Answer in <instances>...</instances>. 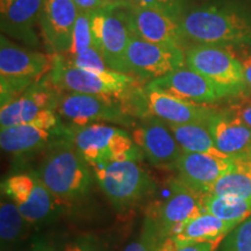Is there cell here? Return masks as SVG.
Instances as JSON below:
<instances>
[{
  "instance_id": "5b68a950",
  "label": "cell",
  "mask_w": 251,
  "mask_h": 251,
  "mask_svg": "<svg viewBox=\"0 0 251 251\" xmlns=\"http://www.w3.org/2000/svg\"><path fill=\"white\" fill-rule=\"evenodd\" d=\"M92 170L100 190L117 211L134 208L155 192V181L137 161L114 162Z\"/></svg>"
},
{
  "instance_id": "836d02e7",
  "label": "cell",
  "mask_w": 251,
  "mask_h": 251,
  "mask_svg": "<svg viewBox=\"0 0 251 251\" xmlns=\"http://www.w3.org/2000/svg\"><path fill=\"white\" fill-rule=\"evenodd\" d=\"M220 244L221 242H205L184 247H175L168 241H163L156 251H218Z\"/></svg>"
},
{
  "instance_id": "d6986e66",
  "label": "cell",
  "mask_w": 251,
  "mask_h": 251,
  "mask_svg": "<svg viewBox=\"0 0 251 251\" xmlns=\"http://www.w3.org/2000/svg\"><path fill=\"white\" fill-rule=\"evenodd\" d=\"M45 0H0L1 35L29 47H39L35 30Z\"/></svg>"
},
{
  "instance_id": "277c9868",
  "label": "cell",
  "mask_w": 251,
  "mask_h": 251,
  "mask_svg": "<svg viewBox=\"0 0 251 251\" xmlns=\"http://www.w3.org/2000/svg\"><path fill=\"white\" fill-rule=\"evenodd\" d=\"M68 139L75 144L91 169L120 161L140 162L144 157L133 137L114 126L93 124L69 127Z\"/></svg>"
},
{
  "instance_id": "8d00e7d4",
  "label": "cell",
  "mask_w": 251,
  "mask_h": 251,
  "mask_svg": "<svg viewBox=\"0 0 251 251\" xmlns=\"http://www.w3.org/2000/svg\"><path fill=\"white\" fill-rule=\"evenodd\" d=\"M244 70V78H246L248 87H251V54L241 59Z\"/></svg>"
},
{
  "instance_id": "ffe728a7",
  "label": "cell",
  "mask_w": 251,
  "mask_h": 251,
  "mask_svg": "<svg viewBox=\"0 0 251 251\" xmlns=\"http://www.w3.org/2000/svg\"><path fill=\"white\" fill-rule=\"evenodd\" d=\"M131 33L151 43L186 49L179 21L153 8L135 5L129 0Z\"/></svg>"
},
{
  "instance_id": "f546056e",
  "label": "cell",
  "mask_w": 251,
  "mask_h": 251,
  "mask_svg": "<svg viewBox=\"0 0 251 251\" xmlns=\"http://www.w3.org/2000/svg\"><path fill=\"white\" fill-rule=\"evenodd\" d=\"M161 243L158 228L151 216H148L144 220L140 236L128 244L124 251H156Z\"/></svg>"
},
{
  "instance_id": "603a6c76",
  "label": "cell",
  "mask_w": 251,
  "mask_h": 251,
  "mask_svg": "<svg viewBox=\"0 0 251 251\" xmlns=\"http://www.w3.org/2000/svg\"><path fill=\"white\" fill-rule=\"evenodd\" d=\"M240 225L238 222H229L216 216L203 213L185 224L175 234L165 238L175 247H184L196 243L222 242V240L233 229Z\"/></svg>"
},
{
  "instance_id": "44dd1931",
  "label": "cell",
  "mask_w": 251,
  "mask_h": 251,
  "mask_svg": "<svg viewBox=\"0 0 251 251\" xmlns=\"http://www.w3.org/2000/svg\"><path fill=\"white\" fill-rule=\"evenodd\" d=\"M58 91L43 78L36 81L19 98L1 106L0 127L1 129L28 124L39 117L43 111L54 109Z\"/></svg>"
},
{
  "instance_id": "f1b7e54d",
  "label": "cell",
  "mask_w": 251,
  "mask_h": 251,
  "mask_svg": "<svg viewBox=\"0 0 251 251\" xmlns=\"http://www.w3.org/2000/svg\"><path fill=\"white\" fill-rule=\"evenodd\" d=\"M219 251H251V215L222 240Z\"/></svg>"
},
{
  "instance_id": "6da1fadb",
  "label": "cell",
  "mask_w": 251,
  "mask_h": 251,
  "mask_svg": "<svg viewBox=\"0 0 251 251\" xmlns=\"http://www.w3.org/2000/svg\"><path fill=\"white\" fill-rule=\"evenodd\" d=\"M179 24L186 48L251 46V7L238 0H214L191 7Z\"/></svg>"
},
{
  "instance_id": "5bb4252c",
  "label": "cell",
  "mask_w": 251,
  "mask_h": 251,
  "mask_svg": "<svg viewBox=\"0 0 251 251\" xmlns=\"http://www.w3.org/2000/svg\"><path fill=\"white\" fill-rule=\"evenodd\" d=\"M131 137L152 165L176 170L183 149L165 121L155 117L144 118L134 128Z\"/></svg>"
},
{
  "instance_id": "3957f363",
  "label": "cell",
  "mask_w": 251,
  "mask_h": 251,
  "mask_svg": "<svg viewBox=\"0 0 251 251\" xmlns=\"http://www.w3.org/2000/svg\"><path fill=\"white\" fill-rule=\"evenodd\" d=\"M50 85L58 92L101 94L120 99L122 102L137 89L141 81L130 75L108 69L89 71L74 65L65 56H55L52 70L46 76Z\"/></svg>"
},
{
  "instance_id": "4fadbf2b",
  "label": "cell",
  "mask_w": 251,
  "mask_h": 251,
  "mask_svg": "<svg viewBox=\"0 0 251 251\" xmlns=\"http://www.w3.org/2000/svg\"><path fill=\"white\" fill-rule=\"evenodd\" d=\"M148 84L174 94L178 98L203 105H211L222 99L238 96L235 91L213 83L208 78L186 65Z\"/></svg>"
},
{
  "instance_id": "484cf974",
  "label": "cell",
  "mask_w": 251,
  "mask_h": 251,
  "mask_svg": "<svg viewBox=\"0 0 251 251\" xmlns=\"http://www.w3.org/2000/svg\"><path fill=\"white\" fill-rule=\"evenodd\" d=\"M205 213L229 222H241L251 215V200L231 196H203Z\"/></svg>"
},
{
  "instance_id": "7a4b0ae2",
  "label": "cell",
  "mask_w": 251,
  "mask_h": 251,
  "mask_svg": "<svg viewBox=\"0 0 251 251\" xmlns=\"http://www.w3.org/2000/svg\"><path fill=\"white\" fill-rule=\"evenodd\" d=\"M37 175L56 200L74 202L83 199L93 184V170L68 137L49 147Z\"/></svg>"
},
{
  "instance_id": "e575fe53",
  "label": "cell",
  "mask_w": 251,
  "mask_h": 251,
  "mask_svg": "<svg viewBox=\"0 0 251 251\" xmlns=\"http://www.w3.org/2000/svg\"><path fill=\"white\" fill-rule=\"evenodd\" d=\"M74 2L77 6L78 11L94 12L99 8L106 7L102 0H74Z\"/></svg>"
},
{
  "instance_id": "74e56055",
  "label": "cell",
  "mask_w": 251,
  "mask_h": 251,
  "mask_svg": "<svg viewBox=\"0 0 251 251\" xmlns=\"http://www.w3.org/2000/svg\"><path fill=\"white\" fill-rule=\"evenodd\" d=\"M103 4L106 6H109V5H114V4H118V2H121L124 1V0H102Z\"/></svg>"
},
{
  "instance_id": "83f0119b",
  "label": "cell",
  "mask_w": 251,
  "mask_h": 251,
  "mask_svg": "<svg viewBox=\"0 0 251 251\" xmlns=\"http://www.w3.org/2000/svg\"><path fill=\"white\" fill-rule=\"evenodd\" d=\"M92 12L78 11L77 20L75 24L74 34H72V45L67 55L68 57L79 55L85 50L93 47L92 25H91Z\"/></svg>"
},
{
  "instance_id": "9c48e42d",
  "label": "cell",
  "mask_w": 251,
  "mask_h": 251,
  "mask_svg": "<svg viewBox=\"0 0 251 251\" xmlns=\"http://www.w3.org/2000/svg\"><path fill=\"white\" fill-rule=\"evenodd\" d=\"M181 47L151 43L131 34L126 50V74L140 81H152L185 65Z\"/></svg>"
},
{
  "instance_id": "4dcf8cb0",
  "label": "cell",
  "mask_w": 251,
  "mask_h": 251,
  "mask_svg": "<svg viewBox=\"0 0 251 251\" xmlns=\"http://www.w3.org/2000/svg\"><path fill=\"white\" fill-rule=\"evenodd\" d=\"M135 5L153 8L180 21L183 15L191 8V0H130Z\"/></svg>"
},
{
  "instance_id": "8992f818",
  "label": "cell",
  "mask_w": 251,
  "mask_h": 251,
  "mask_svg": "<svg viewBox=\"0 0 251 251\" xmlns=\"http://www.w3.org/2000/svg\"><path fill=\"white\" fill-rule=\"evenodd\" d=\"M93 47L101 52L109 69L126 74V50L131 37L129 0L92 12ZM127 75V74H126Z\"/></svg>"
},
{
  "instance_id": "9a60e30c",
  "label": "cell",
  "mask_w": 251,
  "mask_h": 251,
  "mask_svg": "<svg viewBox=\"0 0 251 251\" xmlns=\"http://www.w3.org/2000/svg\"><path fill=\"white\" fill-rule=\"evenodd\" d=\"M146 118L155 117L168 124H200L207 122L218 108L187 101L148 84L143 89Z\"/></svg>"
},
{
  "instance_id": "2e32d148",
  "label": "cell",
  "mask_w": 251,
  "mask_h": 251,
  "mask_svg": "<svg viewBox=\"0 0 251 251\" xmlns=\"http://www.w3.org/2000/svg\"><path fill=\"white\" fill-rule=\"evenodd\" d=\"M237 156L185 152L178 159V179L197 192L208 194L222 176L233 170Z\"/></svg>"
},
{
  "instance_id": "d590c367",
  "label": "cell",
  "mask_w": 251,
  "mask_h": 251,
  "mask_svg": "<svg viewBox=\"0 0 251 251\" xmlns=\"http://www.w3.org/2000/svg\"><path fill=\"white\" fill-rule=\"evenodd\" d=\"M235 113L251 128V101H244L242 105L236 107Z\"/></svg>"
},
{
  "instance_id": "ba28073f",
  "label": "cell",
  "mask_w": 251,
  "mask_h": 251,
  "mask_svg": "<svg viewBox=\"0 0 251 251\" xmlns=\"http://www.w3.org/2000/svg\"><path fill=\"white\" fill-rule=\"evenodd\" d=\"M230 48L215 45L190 46L185 50V65L240 96L246 92L248 85L242 62Z\"/></svg>"
},
{
  "instance_id": "e0dca14e",
  "label": "cell",
  "mask_w": 251,
  "mask_h": 251,
  "mask_svg": "<svg viewBox=\"0 0 251 251\" xmlns=\"http://www.w3.org/2000/svg\"><path fill=\"white\" fill-rule=\"evenodd\" d=\"M78 15L74 0H45L40 27L50 55H67L72 45V34Z\"/></svg>"
},
{
  "instance_id": "ac0fdd59",
  "label": "cell",
  "mask_w": 251,
  "mask_h": 251,
  "mask_svg": "<svg viewBox=\"0 0 251 251\" xmlns=\"http://www.w3.org/2000/svg\"><path fill=\"white\" fill-rule=\"evenodd\" d=\"M55 56L15 45L9 37H0V77L41 80L54 68Z\"/></svg>"
},
{
  "instance_id": "7402d4cb",
  "label": "cell",
  "mask_w": 251,
  "mask_h": 251,
  "mask_svg": "<svg viewBox=\"0 0 251 251\" xmlns=\"http://www.w3.org/2000/svg\"><path fill=\"white\" fill-rule=\"evenodd\" d=\"M207 127L225 155L240 156L251 149V128L235 112L219 111L207 121Z\"/></svg>"
},
{
  "instance_id": "1f68e13d",
  "label": "cell",
  "mask_w": 251,
  "mask_h": 251,
  "mask_svg": "<svg viewBox=\"0 0 251 251\" xmlns=\"http://www.w3.org/2000/svg\"><path fill=\"white\" fill-rule=\"evenodd\" d=\"M64 56V55H63ZM72 64L76 67L84 69V70L89 71H106L108 70L107 64H106L105 59H103L101 52L99 51L96 47H91L90 49L85 50L79 55L68 57L65 56Z\"/></svg>"
},
{
  "instance_id": "8fae6325",
  "label": "cell",
  "mask_w": 251,
  "mask_h": 251,
  "mask_svg": "<svg viewBox=\"0 0 251 251\" xmlns=\"http://www.w3.org/2000/svg\"><path fill=\"white\" fill-rule=\"evenodd\" d=\"M1 190L30 225L46 221L55 213L57 200L37 172L11 176L2 181Z\"/></svg>"
},
{
  "instance_id": "cb8c5ba5",
  "label": "cell",
  "mask_w": 251,
  "mask_h": 251,
  "mask_svg": "<svg viewBox=\"0 0 251 251\" xmlns=\"http://www.w3.org/2000/svg\"><path fill=\"white\" fill-rule=\"evenodd\" d=\"M168 126L183 151L208 153V155L214 156H228L216 148L211 131L207 127V122L180 125L168 124Z\"/></svg>"
},
{
  "instance_id": "d6a6232c",
  "label": "cell",
  "mask_w": 251,
  "mask_h": 251,
  "mask_svg": "<svg viewBox=\"0 0 251 251\" xmlns=\"http://www.w3.org/2000/svg\"><path fill=\"white\" fill-rule=\"evenodd\" d=\"M64 251H106V246L98 236L87 234L68 243Z\"/></svg>"
},
{
  "instance_id": "f35d334b",
  "label": "cell",
  "mask_w": 251,
  "mask_h": 251,
  "mask_svg": "<svg viewBox=\"0 0 251 251\" xmlns=\"http://www.w3.org/2000/svg\"><path fill=\"white\" fill-rule=\"evenodd\" d=\"M248 155H250V156H251V149L249 150V152H248Z\"/></svg>"
},
{
  "instance_id": "30bf717a",
  "label": "cell",
  "mask_w": 251,
  "mask_h": 251,
  "mask_svg": "<svg viewBox=\"0 0 251 251\" xmlns=\"http://www.w3.org/2000/svg\"><path fill=\"white\" fill-rule=\"evenodd\" d=\"M64 137H68V128L63 127L54 109H47L31 122L0 130V146L11 155L24 156L50 147Z\"/></svg>"
},
{
  "instance_id": "4316f807",
  "label": "cell",
  "mask_w": 251,
  "mask_h": 251,
  "mask_svg": "<svg viewBox=\"0 0 251 251\" xmlns=\"http://www.w3.org/2000/svg\"><path fill=\"white\" fill-rule=\"evenodd\" d=\"M30 225L24 218L15 203L6 198L0 206V238L1 249H7L18 243L26 233L27 226Z\"/></svg>"
},
{
  "instance_id": "7c38bea8",
  "label": "cell",
  "mask_w": 251,
  "mask_h": 251,
  "mask_svg": "<svg viewBox=\"0 0 251 251\" xmlns=\"http://www.w3.org/2000/svg\"><path fill=\"white\" fill-rule=\"evenodd\" d=\"M203 196L176 178L169 184V194L163 200L153 221L158 228L162 242L175 234L190 220L205 213Z\"/></svg>"
},
{
  "instance_id": "52a82bcc",
  "label": "cell",
  "mask_w": 251,
  "mask_h": 251,
  "mask_svg": "<svg viewBox=\"0 0 251 251\" xmlns=\"http://www.w3.org/2000/svg\"><path fill=\"white\" fill-rule=\"evenodd\" d=\"M55 112L78 127L112 122L129 127L134 120L120 99L101 94L59 92Z\"/></svg>"
},
{
  "instance_id": "d4e9b609",
  "label": "cell",
  "mask_w": 251,
  "mask_h": 251,
  "mask_svg": "<svg viewBox=\"0 0 251 251\" xmlns=\"http://www.w3.org/2000/svg\"><path fill=\"white\" fill-rule=\"evenodd\" d=\"M208 194L251 200V156L248 153L237 156L233 170L222 176Z\"/></svg>"
}]
</instances>
